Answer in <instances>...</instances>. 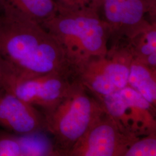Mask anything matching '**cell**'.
<instances>
[{
  "instance_id": "cell-6",
  "label": "cell",
  "mask_w": 156,
  "mask_h": 156,
  "mask_svg": "<svg viewBox=\"0 0 156 156\" xmlns=\"http://www.w3.org/2000/svg\"><path fill=\"white\" fill-rule=\"evenodd\" d=\"M75 77L73 73H52L27 79H13L4 88L37 108L45 116L67 97Z\"/></svg>"
},
{
  "instance_id": "cell-1",
  "label": "cell",
  "mask_w": 156,
  "mask_h": 156,
  "mask_svg": "<svg viewBox=\"0 0 156 156\" xmlns=\"http://www.w3.org/2000/svg\"><path fill=\"white\" fill-rule=\"evenodd\" d=\"M0 54L13 79L74 74L62 46L40 24L1 11Z\"/></svg>"
},
{
  "instance_id": "cell-16",
  "label": "cell",
  "mask_w": 156,
  "mask_h": 156,
  "mask_svg": "<svg viewBox=\"0 0 156 156\" xmlns=\"http://www.w3.org/2000/svg\"><path fill=\"white\" fill-rule=\"evenodd\" d=\"M58 7L70 10H89L98 12L103 0H55Z\"/></svg>"
},
{
  "instance_id": "cell-2",
  "label": "cell",
  "mask_w": 156,
  "mask_h": 156,
  "mask_svg": "<svg viewBox=\"0 0 156 156\" xmlns=\"http://www.w3.org/2000/svg\"><path fill=\"white\" fill-rule=\"evenodd\" d=\"M41 25L62 46L74 73L90 58L108 52L109 29L98 12L57 6L55 15Z\"/></svg>"
},
{
  "instance_id": "cell-10",
  "label": "cell",
  "mask_w": 156,
  "mask_h": 156,
  "mask_svg": "<svg viewBox=\"0 0 156 156\" xmlns=\"http://www.w3.org/2000/svg\"><path fill=\"white\" fill-rule=\"evenodd\" d=\"M128 85L156 108V70L133 58L129 65Z\"/></svg>"
},
{
  "instance_id": "cell-5",
  "label": "cell",
  "mask_w": 156,
  "mask_h": 156,
  "mask_svg": "<svg viewBox=\"0 0 156 156\" xmlns=\"http://www.w3.org/2000/svg\"><path fill=\"white\" fill-rule=\"evenodd\" d=\"M95 97L106 114L126 133L142 137L156 133V108L129 86Z\"/></svg>"
},
{
  "instance_id": "cell-7",
  "label": "cell",
  "mask_w": 156,
  "mask_h": 156,
  "mask_svg": "<svg viewBox=\"0 0 156 156\" xmlns=\"http://www.w3.org/2000/svg\"><path fill=\"white\" fill-rule=\"evenodd\" d=\"M139 138L124 132L105 113L67 156H124L129 145Z\"/></svg>"
},
{
  "instance_id": "cell-17",
  "label": "cell",
  "mask_w": 156,
  "mask_h": 156,
  "mask_svg": "<svg viewBox=\"0 0 156 156\" xmlns=\"http://www.w3.org/2000/svg\"><path fill=\"white\" fill-rule=\"evenodd\" d=\"M14 76L0 54V88H6Z\"/></svg>"
},
{
  "instance_id": "cell-12",
  "label": "cell",
  "mask_w": 156,
  "mask_h": 156,
  "mask_svg": "<svg viewBox=\"0 0 156 156\" xmlns=\"http://www.w3.org/2000/svg\"><path fill=\"white\" fill-rule=\"evenodd\" d=\"M42 133L18 135L22 156H56L53 144L44 138Z\"/></svg>"
},
{
  "instance_id": "cell-14",
  "label": "cell",
  "mask_w": 156,
  "mask_h": 156,
  "mask_svg": "<svg viewBox=\"0 0 156 156\" xmlns=\"http://www.w3.org/2000/svg\"><path fill=\"white\" fill-rule=\"evenodd\" d=\"M156 133L140 137L134 141L124 156H156Z\"/></svg>"
},
{
  "instance_id": "cell-13",
  "label": "cell",
  "mask_w": 156,
  "mask_h": 156,
  "mask_svg": "<svg viewBox=\"0 0 156 156\" xmlns=\"http://www.w3.org/2000/svg\"><path fill=\"white\" fill-rule=\"evenodd\" d=\"M124 0H103L102 8L104 12V21L108 26L112 45L116 40L120 28Z\"/></svg>"
},
{
  "instance_id": "cell-15",
  "label": "cell",
  "mask_w": 156,
  "mask_h": 156,
  "mask_svg": "<svg viewBox=\"0 0 156 156\" xmlns=\"http://www.w3.org/2000/svg\"><path fill=\"white\" fill-rule=\"evenodd\" d=\"M0 156H22L18 135L0 131Z\"/></svg>"
},
{
  "instance_id": "cell-9",
  "label": "cell",
  "mask_w": 156,
  "mask_h": 156,
  "mask_svg": "<svg viewBox=\"0 0 156 156\" xmlns=\"http://www.w3.org/2000/svg\"><path fill=\"white\" fill-rule=\"evenodd\" d=\"M57 10L55 0H0V11L40 24L53 16Z\"/></svg>"
},
{
  "instance_id": "cell-4",
  "label": "cell",
  "mask_w": 156,
  "mask_h": 156,
  "mask_svg": "<svg viewBox=\"0 0 156 156\" xmlns=\"http://www.w3.org/2000/svg\"><path fill=\"white\" fill-rule=\"evenodd\" d=\"M132 59L126 46L119 44L78 67L75 77L94 97L109 94L128 85Z\"/></svg>"
},
{
  "instance_id": "cell-3",
  "label": "cell",
  "mask_w": 156,
  "mask_h": 156,
  "mask_svg": "<svg viewBox=\"0 0 156 156\" xmlns=\"http://www.w3.org/2000/svg\"><path fill=\"white\" fill-rule=\"evenodd\" d=\"M105 112L100 102L76 78L67 97L45 116L47 131L53 138L56 156L69 151Z\"/></svg>"
},
{
  "instance_id": "cell-8",
  "label": "cell",
  "mask_w": 156,
  "mask_h": 156,
  "mask_svg": "<svg viewBox=\"0 0 156 156\" xmlns=\"http://www.w3.org/2000/svg\"><path fill=\"white\" fill-rule=\"evenodd\" d=\"M0 126L17 135L47 131L44 115L4 88H0Z\"/></svg>"
},
{
  "instance_id": "cell-11",
  "label": "cell",
  "mask_w": 156,
  "mask_h": 156,
  "mask_svg": "<svg viewBox=\"0 0 156 156\" xmlns=\"http://www.w3.org/2000/svg\"><path fill=\"white\" fill-rule=\"evenodd\" d=\"M126 45L134 60L145 64L149 56L156 53V22H151Z\"/></svg>"
}]
</instances>
